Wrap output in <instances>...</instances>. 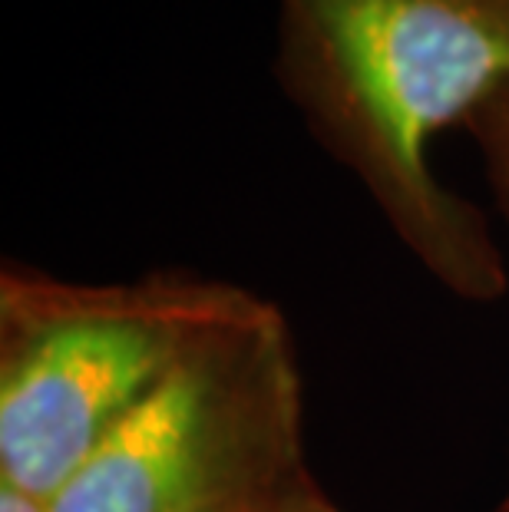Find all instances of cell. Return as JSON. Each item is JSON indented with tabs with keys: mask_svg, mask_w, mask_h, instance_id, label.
Masks as SVG:
<instances>
[{
	"mask_svg": "<svg viewBox=\"0 0 509 512\" xmlns=\"http://www.w3.org/2000/svg\"><path fill=\"white\" fill-rule=\"evenodd\" d=\"M463 126L470 129L473 143L480 149L486 182H490L493 199L509 222V83H503L490 100L476 106ZM496 512H509V486Z\"/></svg>",
	"mask_w": 509,
	"mask_h": 512,
	"instance_id": "cell-4",
	"label": "cell"
},
{
	"mask_svg": "<svg viewBox=\"0 0 509 512\" xmlns=\"http://www.w3.org/2000/svg\"><path fill=\"white\" fill-rule=\"evenodd\" d=\"M275 73L420 265L467 301L500 298L486 215L427 149L509 83V0H278Z\"/></svg>",
	"mask_w": 509,
	"mask_h": 512,
	"instance_id": "cell-1",
	"label": "cell"
},
{
	"mask_svg": "<svg viewBox=\"0 0 509 512\" xmlns=\"http://www.w3.org/2000/svg\"><path fill=\"white\" fill-rule=\"evenodd\" d=\"M0 512H50V503L0 479Z\"/></svg>",
	"mask_w": 509,
	"mask_h": 512,
	"instance_id": "cell-6",
	"label": "cell"
},
{
	"mask_svg": "<svg viewBox=\"0 0 509 512\" xmlns=\"http://www.w3.org/2000/svg\"><path fill=\"white\" fill-rule=\"evenodd\" d=\"M229 281L0 275V479L50 499L202 341L262 308Z\"/></svg>",
	"mask_w": 509,
	"mask_h": 512,
	"instance_id": "cell-2",
	"label": "cell"
},
{
	"mask_svg": "<svg viewBox=\"0 0 509 512\" xmlns=\"http://www.w3.org/2000/svg\"><path fill=\"white\" fill-rule=\"evenodd\" d=\"M308 479L295 347L265 301L172 367L50 512H265Z\"/></svg>",
	"mask_w": 509,
	"mask_h": 512,
	"instance_id": "cell-3",
	"label": "cell"
},
{
	"mask_svg": "<svg viewBox=\"0 0 509 512\" xmlns=\"http://www.w3.org/2000/svg\"><path fill=\"white\" fill-rule=\"evenodd\" d=\"M265 512H338V506L324 496V489L314 483V479H308L305 486H298L295 493L285 496L281 503H275L272 509H265Z\"/></svg>",
	"mask_w": 509,
	"mask_h": 512,
	"instance_id": "cell-5",
	"label": "cell"
}]
</instances>
